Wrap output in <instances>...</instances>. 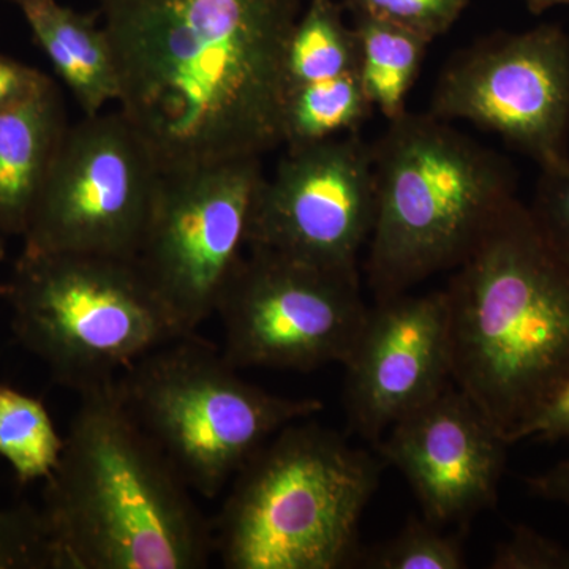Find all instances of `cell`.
<instances>
[{"label": "cell", "instance_id": "obj_1", "mask_svg": "<svg viewBox=\"0 0 569 569\" xmlns=\"http://www.w3.org/2000/svg\"><path fill=\"white\" fill-rule=\"evenodd\" d=\"M119 111L163 171L283 146L287 50L301 0H97Z\"/></svg>", "mask_w": 569, "mask_h": 569}, {"label": "cell", "instance_id": "obj_2", "mask_svg": "<svg viewBox=\"0 0 569 569\" xmlns=\"http://www.w3.org/2000/svg\"><path fill=\"white\" fill-rule=\"evenodd\" d=\"M118 381V380H116ZM114 383L80 395L43 508L59 569H200L213 529Z\"/></svg>", "mask_w": 569, "mask_h": 569}, {"label": "cell", "instance_id": "obj_3", "mask_svg": "<svg viewBox=\"0 0 569 569\" xmlns=\"http://www.w3.org/2000/svg\"><path fill=\"white\" fill-rule=\"evenodd\" d=\"M445 293L452 383L511 443L569 377V260L516 197L455 269Z\"/></svg>", "mask_w": 569, "mask_h": 569}, {"label": "cell", "instance_id": "obj_4", "mask_svg": "<svg viewBox=\"0 0 569 569\" xmlns=\"http://www.w3.org/2000/svg\"><path fill=\"white\" fill-rule=\"evenodd\" d=\"M376 223L366 276L376 299L456 269L515 200V164L429 112L406 111L372 142Z\"/></svg>", "mask_w": 569, "mask_h": 569}, {"label": "cell", "instance_id": "obj_5", "mask_svg": "<svg viewBox=\"0 0 569 569\" xmlns=\"http://www.w3.org/2000/svg\"><path fill=\"white\" fill-rule=\"evenodd\" d=\"M307 419L283 427L236 475L212 526L224 568H355L385 460Z\"/></svg>", "mask_w": 569, "mask_h": 569}, {"label": "cell", "instance_id": "obj_6", "mask_svg": "<svg viewBox=\"0 0 569 569\" xmlns=\"http://www.w3.org/2000/svg\"><path fill=\"white\" fill-rule=\"evenodd\" d=\"M11 328L78 395L114 383L187 332L134 258L22 250L7 283Z\"/></svg>", "mask_w": 569, "mask_h": 569}, {"label": "cell", "instance_id": "obj_7", "mask_svg": "<svg viewBox=\"0 0 569 569\" xmlns=\"http://www.w3.org/2000/svg\"><path fill=\"white\" fill-rule=\"evenodd\" d=\"M239 370L193 332L146 355L116 381L138 426L206 498L219 496L283 427L323 408L316 397L272 395Z\"/></svg>", "mask_w": 569, "mask_h": 569}, {"label": "cell", "instance_id": "obj_8", "mask_svg": "<svg viewBox=\"0 0 569 569\" xmlns=\"http://www.w3.org/2000/svg\"><path fill=\"white\" fill-rule=\"evenodd\" d=\"M216 313L222 321L223 355L238 369L310 372L347 361L369 307L359 269L249 249Z\"/></svg>", "mask_w": 569, "mask_h": 569}, {"label": "cell", "instance_id": "obj_9", "mask_svg": "<svg viewBox=\"0 0 569 569\" xmlns=\"http://www.w3.org/2000/svg\"><path fill=\"white\" fill-rule=\"evenodd\" d=\"M162 167L121 111L67 127L33 206L24 250L134 258Z\"/></svg>", "mask_w": 569, "mask_h": 569}, {"label": "cell", "instance_id": "obj_10", "mask_svg": "<svg viewBox=\"0 0 569 569\" xmlns=\"http://www.w3.org/2000/svg\"><path fill=\"white\" fill-rule=\"evenodd\" d=\"M261 157L162 173L137 260L187 332L213 316L249 249Z\"/></svg>", "mask_w": 569, "mask_h": 569}, {"label": "cell", "instance_id": "obj_11", "mask_svg": "<svg viewBox=\"0 0 569 569\" xmlns=\"http://www.w3.org/2000/svg\"><path fill=\"white\" fill-rule=\"evenodd\" d=\"M429 114L496 133L539 168L569 157V33L541 24L462 48L438 74Z\"/></svg>", "mask_w": 569, "mask_h": 569}, {"label": "cell", "instance_id": "obj_12", "mask_svg": "<svg viewBox=\"0 0 569 569\" xmlns=\"http://www.w3.org/2000/svg\"><path fill=\"white\" fill-rule=\"evenodd\" d=\"M376 223L372 144L348 133L287 148L254 198L249 249L359 269Z\"/></svg>", "mask_w": 569, "mask_h": 569}, {"label": "cell", "instance_id": "obj_13", "mask_svg": "<svg viewBox=\"0 0 569 569\" xmlns=\"http://www.w3.org/2000/svg\"><path fill=\"white\" fill-rule=\"evenodd\" d=\"M342 366L348 429L377 447L397 421L452 383L445 290L377 299Z\"/></svg>", "mask_w": 569, "mask_h": 569}, {"label": "cell", "instance_id": "obj_14", "mask_svg": "<svg viewBox=\"0 0 569 569\" xmlns=\"http://www.w3.org/2000/svg\"><path fill=\"white\" fill-rule=\"evenodd\" d=\"M511 443L455 383L397 421L377 445L436 526L466 523L498 500Z\"/></svg>", "mask_w": 569, "mask_h": 569}, {"label": "cell", "instance_id": "obj_15", "mask_svg": "<svg viewBox=\"0 0 569 569\" xmlns=\"http://www.w3.org/2000/svg\"><path fill=\"white\" fill-rule=\"evenodd\" d=\"M67 127L62 93L52 80L24 102L0 112L3 234L24 236Z\"/></svg>", "mask_w": 569, "mask_h": 569}, {"label": "cell", "instance_id": "obj_16", "mask_svg": "<svg viewBox=\"0 0 569 569\" xmlns=\"http://www.w3.org/2000/svg\"><path fill=\"white\" fill-rule=\"evenodd\" d=\"M31 29L33 40L84 116L118 103L119 77L114 51L99 11L62 6L59 0H10Z\"/></svg>", "mask_w": 569, "mask_h": 569}, {"label": "cell", "instance_id": "obj_17", "mask_svg": "<svg viewBox=\"0 0 569 569\" xmlns=\"http://www.w3.org/2000/svg\"><path fill=\"white\" fill-rule=\"evenodd\" d=\"M358 77L367 99L388 121L407 111V99L426 59L429 41L373 18L355 17Z\"/></svg>", "mask_w": 569, "mask_h": 569}, {"label": "cell", "instance_id": "obj_18", "mask_svg": "<svg viewBox=\"0 0 569 569\" xmlns=\"http://www.w3.org/2000/svg\"><path fill=\"white\" fill-rule=\"evenodd\" d=\"M373 110L358 73L295 86L284 100L283 144L296 148L358 133Z\"/></svg>", "mask_w": 569, "mask_h": 569}, {"label": "cell", "instance_id": "obj_19", "mask_svg": "<svg viewBox=\"0 0 569 569\" xmlns=\"http://www.w3.org/2000/svg\"><path fill=\"white\" fill-rule=\"evenodd\" d=\"M339 0H309L287 50L288 89L358 73V40Z\"/></svg>", "mask_w": 569, "mask_h": 569}, {"label": "cell", "instance_id": "obj_20", "mask_svg": "<svg viewBox=\"0 0 569 569\" xmlns=\"http://www.w3.org/2000/svg\"><path fill=\"white\" fill-rule=\"evenodd\" d=\"M59 436L47 407L36 397L0 383V456L22 485L47 481L61 459Z\"/></svg>", "mask_w": 569, "mask_h": 569}, {"label": "cell", "instance_id": "obj_21", "mask_svg": "<svg viewBox=\"0 0 569 569\" xmlns=\"http://www.w3.org/2000/svg\"><path fill=\"white\" fill-rule=\"evenodd\" d=\"M356 568L462 569L467 568L462 535L445 533L426 518L411 519L402 530L380 545L359 550Z\"/></svg>", "mask_w": 569, "mask_h": 569}, {"label": "cell", "instance_id": "obj_22", "mask_svg": "<svg viewBox=\"0 0 569 569\" xmlns=\"http://www.w3.org/2000/svg\"><path fill=\"white\" fill-rule=\"evenodd\" d=\"M470 0H339L355 17L391 22L433 43L451 31Z\"/></svg>", "mask_w": 569, "mask_h": 569}, {"label": "cell", "instance_id": "obj_23", "mask_svg": "<svg viewBox=\"0 0 569 569\" xmlns=\"http://www.w3.org/2000/svg\"><path fill=\"white\" fill-rule=\"evenodd\" d=\"M0 569H59L41 509L21 505L0 511Z\"/></svg>", "mask_w": 569, "mask_h": 569}, {"label": "cell", "instance_id": "obj_24", "mask_svg": "<svg viewBox=\"0 0 569 569\" xmlns=\"http://www.w3.org/2000/svg\"><path fill=\"white\" fill-rule=\"evenodd\" d=\"M529 208L549 241L569 260V157L539 168Z\"/></svg>", "mask_w": 569, "mask_h": 569}, {"label": "cell", "instance_id": "obj_25", "mask_svg": "<svg viewBox=\"0 0 569 569\" xmlns=\"http://www.w3.org/2000/svg\"><path fill=\"white\" fill-rule=\"evenodd\" d=\"M489 568L569 569V548L526 523H516L509 537L493 549Z\"/></svg>", "mask_w": 569, "mask_h": 569}, {"label": "cell", "instance_id": "obj_26", "mask_svg": "<svg viewBox=\"0 0 569 569\" xmlns=\"http://www.w3.org/2000/svg\"><path fill=\"white\" fill-rule=\"evenodd\" d=\"M522 440H569V377L546 402L516 430L511 443Z\"/></svg>", "mask_w": 569, "mask_h": 569}, {"label": "cell", "instance_id": "obj_27", "mask_svg": "<svg viewBox=\"0 0 569 569\" xmlns=\"http://www.w3.org/2000/svg\"><path fill=\"white\" fill-rule=\"evenodd\" d=\"M48 81L50 78L40 70L0 54V112L24 102Z\"/></svg>", "mask_w": 569, "mask_h": 569}, {"label": "cell", "instance_id": "obj_28", "mask_svg": "<svg viewBox=\"0 0 569 569\" xmlns=\"http://www.w3.org/2000/svg\"><path fill=\"white\" fill-rule=\"evenodd\" d=\"M526 482L535 496L569 507V459L561 460L545 473L526 478Z\"/></svg>", "mask_w": 569, "mask_h": 569}, {"label": "cell", "instance_id": "obj_29", "mask_svg": "<svg viewBox=\"0 0 569 569\" xmlns=\"http://www.w3.org/2000/svg\"><path fill=\"white\" fill-rule=\"evenodd\" d=\"M530 13L541 14L553 7L569 6V0H523Z\"/></svg>", "mask_w": 569, "mask_h": 569}, {"label": "cell", "instance_id": "obj_30", "mask_svg": "<svg viewBox=\"0 0 569 569\" xmlns=\"http://www.w3.org/2000/svg\"><path fill=\"white\" fill-rule=\"evenodd\" d=\"M6 258V242H3V233L2 230H0V261Z\"/></svg>", "mask_w": 569, "mask_h": 569}]
</instances>
